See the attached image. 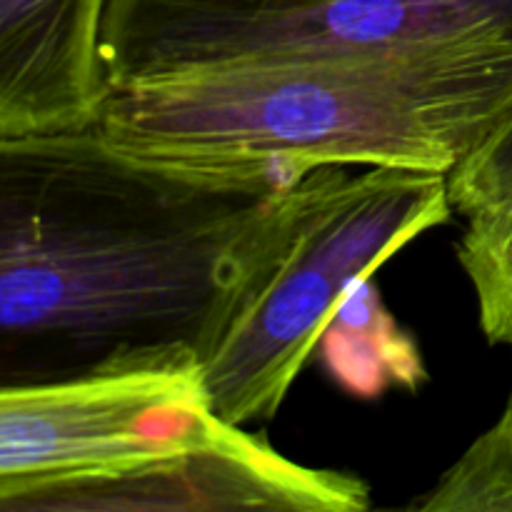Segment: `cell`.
Returning a JSON list of instances; mask_svg holds the SVG:
<instances>
[{"label": "cell", "mask_w": 512, "mask_h": 512, "mask_svg": "<svg viewBox=\"0 0 512 512\" xmlns=\"http://www.w3.org/2000/svg\"><path fill=\"white\" fill-rule=\"evenodd\" d=\"M295 178L178 173L95 125L0 133V390L198 368Z\"/></svg>", "instance_id": "obj_1"}, {"label": "cell", "mask_w": 512, "mask_h": 512, "mask_svg": "<svg viewBox=\"0 0 512 512\" xmlns=\"http://www.w3.org/2000/svg\"><path fill=\"white\" fill-rule=\"evenodd\" d=\"M413 508L512 510V393L500 418L465 450L458 463Z\"/></svg>", "instance_id": "obj_10"}, {"label": "cell", "mask_w": 512, "mask_h": 512, "mask_svg": "<svg viewBox=\"0 0 512 512\" xmlns=\"http://www.w3.org/2000/svg\"><path fill=\"white\" fill-rule=\"evenodd\" d=\"M368 505V485L355 475L305 468L220 420L183 453L80 478L45 495L35 510L355 512Z\"/></svg>", "instance_id": "obj_6"}, {"label": "cell", "mask_w": 512, "mask_h": 512, "mask_svg": "<svg viewBox=\"0 0 512 512\" xmlns=\"http://www.w3.org/2000/svg\"><path fill=\"white\" fill-rule=\"evenodd\" d=\"M108 0H0V133L98 123Z\"/></svg>", "instance_id": "obj_7"}, {"label": "cell", "mask_w": 512, "mask_h": 512, "mask_svg": "<svg viewBox=\"0 0 512 512\" xmlns=\"http://www.w3.org/2000/svg\"><path fill=\"white\" fill-rule=\"evenodd\" d=\"M318 345L330 375L360 398H375L395 385L415 390L425 378L418 348L383 305L373 275L345 295Z\"/></svg>", "instance_id": "obj_8"}, {"label": "cell", "mask_w": 512, "mask_h": 512, "mask_svg": "<svg viewBox=\"0 0 512 512\" xmlns=\"http://www.w3.org/2000/svg\"><path fill=\"white\" fill-rule=\"evenodd\" d=\"M315 168L265 225L200 358L205 400L230 425L273 418L345 295L453 210L448 175Z\"/></svg>", "instance_id": "obj_3"}, {"label": "cell", "mask_w": 512, "mask_h": 512, "mask_svg": "<svg viewBox=\"0 0 512 512\" xmlns=\"http://www.w3.org/2000/svg\"><path fill=\"white\" fill-rule=\"evenodd\" d=\"M512 110V48L250 55L108 85L95 128L143 163L220 180L315 168L450 175Z\"/></svg>", "instance_id": "obj_2"}, {"label": "cell", "mask_w": 512, "mask_h": 512, "mask_svg": "<svg viewBox=\"0 0 512 512\" xmlns=\"http://www.w3.org/2000/svg\"><path fill=\"white\" fill-rule=\"evenodd\" d=\"M512 48V0H108L110 83L250 55Z\"/></svg>", "instance_id": "obj_4"}, {"label": "cell", "mask_w": 512, "mask_h": 512, "mask_svg": "<svg viewBox=\"0 0 512 512\" xmlns=\"http://www.w3.org/2000/svg\"><path fill=\"white\" fill-rule=\"evenodd\" d=\"M453 210L473 215L512 193V110L503 123L448 175Z\"/></svg>", "instance_id": "obj_11"}, {"label": "cell", "mask_w": 512, "mask_h": 512, "mask_svg": "<svg viewBox=\"0 0 512 512\" xmlns=\"http://www.w3.org/2000/svg\"><path fill=\"white\" fill-rule=\"evenodd\" d=\"M458 260L478 300L485 338L512 345V193L468 215Z\"/></svg>", "instance_id": "obj_9"}, {"label": "cell", "mask_w": 512, "mask_h": 512, "mask_svg": "<svg viewBox=\"0 0 512 512\" xmlns=\"http://www.w3.org/2000/svg\"><path fill=\"white\" fill-rule=\"evenodd\" d=\"M220 418L195 370L0 390V510L88 475L183 453Z\"/></svg>", "instance_id": "obj_5"}]
</instances>
